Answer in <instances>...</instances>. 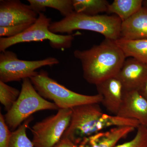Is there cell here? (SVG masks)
<instances>
[{
    "label": "cell",
    "instance_id": "17",
    "mask_svg": "<svg viewBox=\"0 0 147 147\" xmlns=\"http://www.w3.org/2000/svg\"><path fill=\"white\" fill-rule=\"evenodd\" d=\"M30 5L38 14L45 11L47 7L59 11L64 17L74 12L72 0H28Z\"/></svg>",
    "mask_w": 147,
    "mask_h": 147
},
{
    "label": "cell",
    "instance_id": "23",
    "mask_svg": "<svg viewBox=\"0 0 147 147\" xmlns=\"http://www.w3.org/2000/svg\"><path fill=\"white\" fill-rule=\"evenodd\" d=\"M12 132L5 121L4 117L0 114V147H9Z\"/></svg>",
    "mask_w": 147,
    "mask_h": 147
},
{
    "label": "cell",
    "instance_id": "13",
    "mask_svg": "<svg viewBox=\"0 0 147 147\" xmlns=\"http://www.w3.org/2000/svg\"><path fill=\"white\" fill-rule=\"evenodd\" d=\"M135 129L131 126L116 127L108 131H100L84 138L78 147H115L121 139L126 137Z\"/></svg>",
    "mask_w": 147,
    "mask_h": 147
},
{
    "label": "cell",
    "instance_id": "8",
    "mask_svg": "<svg viewBox=\"0 0 147 147\" xmlns=\"http://www.w3.org/2000/svg\"><path fill=\"white\" fill-rule=\"evenodd\" d=\"M71 109H60L55 115L37 122L31 129L34 147H54L59 142L71 121Z\"/></svg>",
    "mask_w": 147,
    "mask_h": 147
},
{
    "label": "cell",
    "instance_id": "6",
    "mask_svg": "<svg viewBox=\"0 0 147 147\" xmlns=\"http://www.w3.org/2000/svg\"><path fill=\"white\" fill-rule=\"evenodd\" d=\"M51 18L44 13H40L36 21L27 30L21 34L12 37L0 38V51H6L11 46L20 43L38 42L48 40L51 47L63 50L70 48L74 35L57 34L49 30Z\"/></svg>",
    "mask_w": 147,
    "mask_h": 147
},
{
    "label": "cell",
    "instance_id": "7",
    "mask_svg": "<svg viewBox=\"0 0 147 147\" xmlns=\"http://www.w3.org/2000/svg\"><path fill=\"white\" fill-rule=\"evenodd\" d=\"M59 63V60L53 57L40 60H22L16 53L6 50L0 54V81L6 83L30 79L37 74L38 69Z\"/></svg>",
    "mask_w": 147,
    "mask_h": 147
},
{
    "label": "cell",
    "instance_id": "21",
    "mask_svg": "<svg viewBox=\"0 0 147 147\" xmlns=\"http://www.w3.org/2000/svg\"><path fill=\"white\" fill-rule=\"evenodd\" d=\"M115 147H147V127L140 125L132 140Z\"/></svg>",
    "mask_w": 147,
    "mask_h": 147
},
{
    "label": "cell",
    "instance_id": "25",
    "mask_svg": "<svg viewBox=\"0 0 147 147\" xmlns=\"http://www.w3.org/2000/svg\"><path fill=\"white\" fill-rule=\"evenodd\" d=\"M139 91L147 100V81L142 88L139 90Z\"/></svg>",
    "mask_w": 147,
    "mask_h": 147
},
{
    "label": "cell",
    "instance_id": "2",
    "mask_svg": "<svg viewBox=\"0 0 147 147\" xmlns=\"http://www.w3.org/2000/svg\"><path fill=\"white\" fill-rule=\"evenodd\" d=\"M70 124L62 138H67L78 145L83 139L113 126H131L137 128V120L104 114L99 103L79 105L71 108Z\"/></svg>",
    "mask_w": 147,
    "mask_h": 147
},
{
    "label": "cell",
    "instance_id": "11",
    "mask_svg": "<svg viewBox=\"0 0 147 147\" xmlns=\"http://www.w3.org/2000/svg\"><path fill=\"white\" fill-rule=\"evenodd\" d=\"M117 116L137 120L147 127V100L138 90H124L123 98Z\"/></svg>",
    "mask_w": 147,
    "mask_h": 147
},
{
    "label": "cell",
    "instance_id": "14",
    "mask_svg": "<svg viewBox=\"0 0 147 147\" xmlns=\"http://www.w3.org/2000/svg\"><path fill=\"white\" fill-rule=\"evenodd\" d=\"M120 38L147 39V8L143 7L133 16L122 23Z\"/></svg>",
    "mask_w": 147,
    "mask_h": 147
},
{
    "label": "cell",
    "instance_id": "12",
    "mask_svg": "<svg viewBox=\"0 0 147 147\" xmlns=\"http://www.w3.org/2000/svg\"><path fill=\"white\" fill-rule=\"evenodd\" d=\"M96 86L98 94L102 96L101 103L109 112L117 115L123 95V88L120 80L116 76L112 77Z\"/></svg>",
    "mask_w": 147,
    "mask_h": 147
},
{
    "label": "cell",
    "instance_id": "20",
    "mask_svg": "<svg viewBox=\"0 0 147 147\" xmlns=\"http://www.w3.org/2000/svg\"><path fill=\"white\" fill-rule=\"evenodd\" d=\"M21 91L0 81V102L8 112L18 99Z\"/></svg>",
    "mask_w": 147,
    "mask_h": 147
},
{
    "label": "cell",
    "instance_id": "16",
    "mask_svg": "<svg viewBox=\"0 0 147 147\" xmlns=\"http://www.w3.org/2000/svg\"><path fill=\"white\" fill-rule=\"evenodd\" d=\"M142 0H115L109 4L108 13H114L122 22L133 16L143 7Z\"/></svg>",
    "mask_w": 147,
    "mask_h": 147
},
{
    "label": "cell",
    "instance_id": "22",
    "mask_svg": "<svg viewBox=\"0 0 147 147\" xmlns=\"http://www.w3.org/2000/svg\"><path fill=\"white\" fill-rule=\"evenodd\" d=\"M33 24H26L8 27H0L1 37H12L18 35Z\"/></svg>",
    "mask_w": 147,
    "mask_h": 147
},
{
    "label": "cell",
    "instance_id": "5",
    "mask_svg": "<svg viewBox=\"0 0 147 147\" xmlns=\"http://www.w3.org/2000/svg\"><path fill=\"white\" fill-rule=\"evenodd\" d=\"M54 102L45 100L38 93L29 78L24 79L18 99L4 116L9 128L12 131L34 113L44 110H59Z\"/></svg>",
    "mask_w": 147,
    "mask_h": 147
},
{
    "label": "cell",
    "instance_id": "9",
    "mask_svg": "<svg viewBox=\"0 0 147 147\" xmlns=\"http://www.w3.org/2000/svg\"><path fill=\"white\" fill-rule=\"evenodd\" d=\"M38 14L30 5L19 0L0 1V27L33 24Z\"/></svg>",
    "mask_w": 147,
    "mask_h": 147
},
{
    "label": "cell",
    "instance_id": "1",
    "mask_svg": "<svg viewBox=\"0 0 147 147\" xmlns=\"http://www.w3.org/2000/svg\"><path fill=\"white\" fill-rule=\"evenodd\" d=\"M74 55L82 63L84 79L95 86L117 76L126 58L115 41L105 38L88 50H75Z\"/></svg>",
    "mask_w": 147,
    "mask_h": 147
},
{
    "label": "cell",
    "instance_id": "19",
    "mask_svg": "<svg viewBox=\"0 0 147 147\" xmlns=\"http://www.w3.org/2000/svg\"><path fill=\"white\" fill-rule=\"evenodd\" d=\"M33 120L32 117L24 122L17 129L12 131L9 147H34L32 141L28 138L27 129Z\"/></svg>",
    "mask_w": 147,
    "mask_h": 147
},
{
    "label": "cell",
    "instance_id": "4",
    "mask_svg": "<svg viewBox=\"0 0 147 147\" xmlns=\"http://www.w3.org/2000/svg\"><path fill=\"white\" fill-rule=\"evenodd\" d=\"M30 79L38 93L43 98L53 100L59 109H71L79 105L102 102L100 94L86 95L72 91L50 78L44 70Z\"/></svg>",
    "mask_w": 147,
    "mask_h": 147
},
{
    "label": "cell",
    "instance_id": "18",
    "mask_svg": "<svg viewBox=\"0 0 147 147\" xmlns=\"http://www.w3.org/2000/svg\"><path fill=\"white\" fill-rule=\"evenodd\" d=\"M74 11L87 15L107 12L109 4L106 0H72Z\"/></svg>",
    "mask_w": 147,
    "mask_h": 147
},
{
    "label": "cell",
    "instance_id": "3",
    "mask_svg": "<svg viewBox=\"0 0 147 147\" xmlns=\"http://www.w3.org/2000/svg\"><path fill=\"white\" fill-rule=\"evenodd\" d=\"M122 21L116 15L90 16L75 11L58 21L52 22L49 30L54 33L71 34L76 30L96 32L104 36L105 39L115 41L120 38Z\"/></svg>",
    "mask_w": 147,
    "mask_h": 147
},
{
    "label": "cell",
    "instance_id": "15",
    "mask_svg": "<svg viewBox=\"0 0 147 147\" xmlns=\"http://www.w3.org/2000/svg\"><path fill=\"white\" fill-rule=\"evenodd\" d=\"M115 42L123 51L126 58H134L147 64V39L120 38Z\"/></svg>",
    "mask_w": 147,
    "mask_h": 147
},
{
    "label": "cell",
    "instance_id": "24",
    "mask_svg": "<svg viewBox=\"0 0 147 147\" xmlns=\"http://www.w3.org/2000/svg\"><path fill=\"white\" fill-rule=\"evenodd\" d=\"M54 147H78V146L67 138H62Z\"/></svg>",
    "mask_w": 147,
    "mask_h": 147
},
{
    "label": "cell",
    "instance_id": "26",
    "mask_svg": "<svg viewBox=\"0 0 147 147\" xmlns=\"http://www.w3.org/2000/svg\"><path fill=\"white\" fill-rule=\"evenodd\" d=\"M144 3L145 5V7L147 8V1H144Z\"/></svg>",
    "mask_w": 147,
    "mask_h": 147
},
{
    "label": "cell",
    "instance_id": "10",
    "mask_svg": "<svg viewBox=\"0 0 147 147\" xmlns=\"http://www.w3.org/2000/svg\"><path fill=\"white\" fill-rule=\"evenodd\" d=\"M116 77L124 90H138L147 81V64L134 58L125 59Z\"/></svg>",
    "mask_w": 147,
    "mask_h": 147
}]
</instances>
